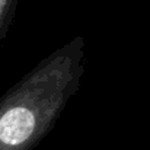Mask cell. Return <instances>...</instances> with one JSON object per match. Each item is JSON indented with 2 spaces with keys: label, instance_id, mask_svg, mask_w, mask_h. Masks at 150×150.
<instances>
[{
  "label": "cell",
  "instance_id": "cell-1",
  "mask_svg": "<svg viewBox=\"0 0 150 150\" xmlns=\"http://www.w3.org/2000/svg\"><path fill=\"white\" fill-rule=\"evenodd\" d=\"M35 117L22 106L7 111L0 118V140L9 146H18L23 143L34 131Z\"/></svg>",
  "mask_w": 150,
  "mask_h": 150
}]
</instances>
